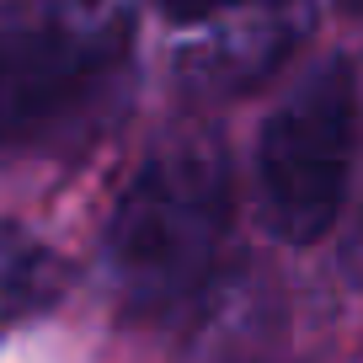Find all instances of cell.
<instances>
[{
	"mask_svg": "<svg viewBox=\"0 0 363 363\" xmlns=\"http://www.w3.org/2000/svg\"><path fill=\"white\" fill-rule=\"evenodd\" d=\"M230 230V160L214 134L160 145L113 208L102 267L128 310H166L214 267Z\"/></svg>",
	"mask_w": 363,
	"mask_h": 363,
	"instance_id": "cell-1",
	"label": "cell"
},
{
	"mask_svg": "<svg viewBox=\"0 0 363 363\" xmlns=\"http://www.w3.org/2000/svg\"><path fill=\"white\" fill-rule=\"evenodd\" d=\"M358 91L342 59H320L267 113L257 139V198L272 235L305 246L337 225L352 177Z\"/></svg>",
	"mask_w": 363,
	"mask_h": 363,
	"instance_id": "cell-2",
	"label": "cell"
},
{
	"mask_svg": "<svg viewBox=\"0 0 363 363\" xmlns=\"http://www.w3.org/2000/svg\"><path fill=\"white\" fill-rule=\"evenodd\" d=\"M315 27V0H240L230 11L193 27L182 48V80L208 96H235L299 54Z\"/></svg>",
	"mask_w": 363,
	"mask_h": 363,
	"instance_id": "cell-3",
	"label": "cell"
},
{
	"mask_svg": "<svg viewBox=\"0 0 363 363\" xmlns=\"http://www.w3.org/2000/svg\"><path fill=\"white\" fill-rule=\"evenodd\" d=\"M107 48L96 38H75L54 22L38 27H0V145L48 118L65 96H75L96 69Z\"/></svg>",
	"mask_w": 363,
	"mask_h": 363,
	"instance_id": "cell-4",
	"label": "cell"
},
{
	"mask_svg": "<svg viewBox=\"0 0 363 363\" xmlns=\"http://www.w3.org/2000/svg\"><path fill=\"white\" fill-rule=\"evenodd\" d=\"M65 284H69L65 257L43 235H33L22 219H0V331L48 315Z\"/></svg>",
	"mask_w": 363,
	"mask_h": 363,
	"instance_id": "cell-5",
	"label": "cell"
},
{
	"mask_svg": "<svg viewBox=\"0 0 363 363\" xmlns=\"http://www.w3.org/2000/svg\"><path fill=\"white\" fill-rule=\"evenodd\" d=\"M38 11H43V22L75 38H96V43L118 38V0H38Z\"/></svg>",
	"mask_w": 363,
	"mask_h": 363,
	"instance_id": "cell-6",
	"label": "cell"
},
{
	"mask_svg": "<svg viewBox=\"0 0 363 363\" xmlns=\"http://www.w3.org/2000/svg\"><path fill=\"white\" fill-rule=\"evenodd\" d=\"M150 6H155L160 16H171V22H182V27H198V22H208V16L240 6V0H150Z\"/></svg>",
	"mask_w": 363,
	"mask_h": 363,
	"instance_id": "cell-7",
	"label": "cell"
},
{
	"mask_svg": "<svg viewBox=\"0 0 363 363\" xmlns=\"http://www.w3.org/2000/svg\"><path fill=\"white\" fill-rule=\"evenodd\" d=\"M342 6H347V11H363V0H342Z\"/></svg>",
	"mask_w": 363,
	"mask_h": 363,
	"instance_id": "cell-8",
	"label": "cell"
}]
</instances>
